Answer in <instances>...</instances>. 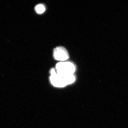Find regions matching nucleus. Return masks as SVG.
Listing matches in <instances>:
<instances>
[{"label":"nucleus","instance_id":"obj_1","mask_svg":"<svg viewBox=\"0 0 128 128\" xmlns=\"http://www.w3.org/2000/svg\"><path fill=\"white\" fill-rule=\"evenodd\" d=\"M50 80L52 84L57 87L62 88L73 83L76 80L73 75L64 76L57 73L55 69L52 68L50 70Z\"/></svg>","mask_w":128,"mask_h":128},{"label":"nucleus","instance_id":"obj_2","mask_svg":"<svg viewBox=\"0 0 128 128\" xmlns=\"http://www.w3.org/2000/svg\"><path fill=\"white\" fill-rule=\"evenodd\" d=\"M76 69L74 64L69 62H59L56 66V70L57 73L64 76L73 75Z\"/></svg>","mask_w":128,"mask_h":128},{"label":"nucleus","instance_id":"obj_3","mask_svg":"<svg viewBox=\"0 0 128 128\" xmlns=\"http://www.w3.org/2000/svg\"><path fill=\"white\" fill-rule=\"evenodd\" d=\"M53 55L55 60L61 62H64L69 58L68 51L62 46H59L55 48L54 50Z\"/></svg>","mask_w":128,"mask_h":128},{"label":"nucleus","instance_id":"obj_4","mask_svg":"<svg viewBox=\"0 0 128 128\" xmlns=\"http://www.w3.org/2000/svg\"><path fill=\"white\" fill-rule=\"evenodd\" d=\"M46 8L42 4L37 5L35 7V10L38 14H42L45 12Z\"/></svg>","mask_w":128,"mask_h":128}]
</instances>
